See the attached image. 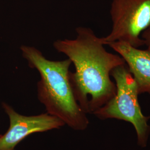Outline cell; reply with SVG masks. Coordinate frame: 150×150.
Returning <instances> with one entry per match:
<instances>
[{
	"instance_id": "obj_1",
	"label": "cell",
	"mask_w": 150,
	"mask_h": 150,
	"mask_svg": "<svg viewBox=\"0 0 150 150\" xmlns=\"http://www.w3.org/2000/svg\"><path fill=\"white\" fill-rule=\"evenodd\" d=\"M76 32L75 39L57 40L53 46L74 64L75 72L70 71L69 80L75 99L86 114H92L115 95L111 72L126 62L119 54L107 52L101 38L91 28L79 27Z\"/></svg>"
},
{
	"instance_id": "obj_2",
	"label": "cell",
	"mask_w": 150,
	"mask_h": 150,
	"mask_svg": "<svg viewBox=\"0 0 150 150\" xmlns=\"http://www.w3.org/2000/svg\"><path fill=\"white\" fill-rule=\"evenodd\" d=\"M22 57L28 66L39 72L37 84L38 100L47 112L60 118L65 125L77 131L87 128L89 121L75 99L69 80V59L52 61L46 59L35 47L22 45Z\"/></svg>"
},
{
	"instance_id": "obj_3",
	"label": "cell",
	"mask_w": 150,
	"mask_h": 150,
	"mask_svg": "<svg viewBox=\"0 0 150 150\" xmlns=\"http://www.w3.org/2000/svg\"><path fill=\"white\" fill-rule=\"evenodd\" d=\"M116 87V94L107 103L92 114L101 120L115 118L131 123L136 130L137 144L147 146L150 134V116L142 112L138 87L126 64L118 66L111 72Z\"/></svg>"
},
{
	"instance_id": "obj_4",
	"label": "cell",
	"mask_w": 150,
	"mask_h": 150,
	"mask_svg": "<svg viewBox=\"0 0 150 150\" xmlns=\"http://www.w3.org/2000/svg\"><path fill=\"white\" fill-rule=\"evenodd\" d=\"M111 32L101 38L104 45L123 42L139 48L145 45L141 35L150 27V0H112Z\"/></svg>"
},
{
	"instance_id": "obj_5",
	"label": "cell",
	"mask_w": 150,
	"mask_h": 150,
	"mask_svg": "<svg viewBox=\"0 0 150 150\" xmlns=\"http://www.w3.org/2000/svg\"><path fill=\"white\" fill-rule=\"evenodd\" d=\"M2 106L9 117L10 127L5 134L0 136V150H14L30 134L59 129L65 125L60 118L47 112L28 116L17 112L5 103Z\"/></svg>"
},
{
	"instance_id": "obj_6",
	"label": "cell",
	"mask_w": 150,
	"mask_h": 150,
	"mask_svg": "<svg viewBox=\"0 0 150 150\" xmlns=\"http://www.w3.org/2000/svg\"><path fill=\"white\" fill-rule=\"evenodd\" d=\"M108 45L125 60L137 83L139 95L147 93L150 95V52L123 42Z\"/></svg>"
},
{
	"instance_id": "obj_7",
	"label": "cell",
	"mask_w": 150,
	"mask_h": 150,
	"mask_svg": "<svg viewBox=\"0 0 150 150\" xmlns=\"http://www.w3.org/2000/svg\"><path fill=\"white\" fill-rule=\"evenodd\" d=\"M141 38L144 41L147 50L150 52V27L142 33Z\"/></svg>"
},
{
	"instance_id": "obj_8",
	"label": "cell",
	"mask_w": 150,
	"mask_h": 150,
	"mask_svg": "<svg viewBox=\"0 0 150 150\" xmlns=\"http://www.w3.org/2000/svg\"><path fill=\"white\" fill-rule=\"evenodd\" d=\"M0 136H1V135H0Z\"/></svg>"
}]
</instances>
